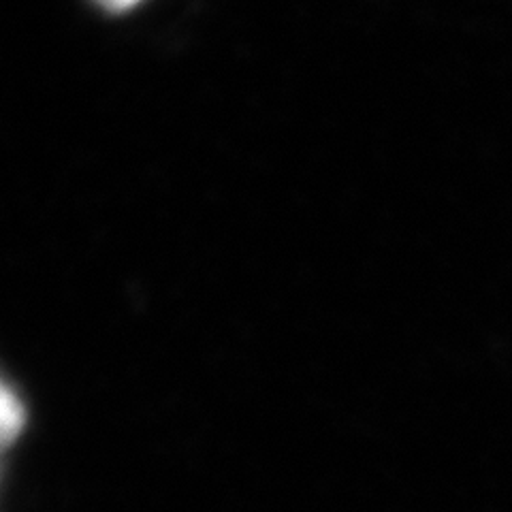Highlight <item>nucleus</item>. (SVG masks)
<instances>
[{
	"instance_id": "obj_1",
	"label": "nucleus",
	"mask_w": 512,
	"mask_h": 512,
	"mask_svg": "<svg viewBox=\"0 0 512 512\" xmlns=\"http://www.w3.org/2000/svg\"><path fill=\"white\" fill-rule=\"evenodd\" d=\"M96 5L103 7L105 11H111V13H124V11H131L135 9L137 5H141L143 0H94Z\"/></svg>"
}]
</instances>
